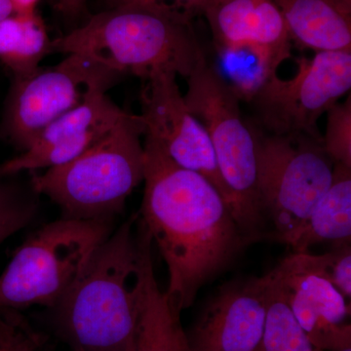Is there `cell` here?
I'll return each mask as SVG.
<instances>
[{"label":"cell","mask_w":351,"mask_h":351,"mask_svg":"<svg viewBox=\"0 0 351 351\" xmlns=\"http://www.w3.org/2000/svg\"><path fill=\"white\" fill-rule=\"evenodd\" d=\"M267 277V318L263 339L256 351H323L309 341L269 274Z\"/></svg>","instance_id":"obj_20"},{"label":"cell","mask_w":351,"mask_h":351,"mask_svg":"<svg viewBox=\"0 0 351 351\" xmlns=\"http://www.w3.org/2000/svg\"><path fill=\"white\" fill-rule=\"evenodd\" d=\"M14 14L15 9L10 0H0V21L6 19Z\"/></svg>","instance_id":"obj_28"},{"label":"cell","mask_w":351,"mask_h":351,"mask_svg":"<svg viewBox=\"0 0 351 351\" xmlns=\"http://www.w3.org/2000/svg\"><path fill=\"white\" fill-rule=\"evenodd\" d=\"M86 0H56V6L64 15L73 17L82 10Z\"/></svg>","instance_id":"obj_26"},{"label":"cell","mask_w":351,"mask_h":351,"mask_svg":"<svg viewBox=\"0 0 351 351\" xmlns=\"http://www.w3.org/2000/svg\"><path fill=\"white\" fill-rule=\"evenodd\" d=\"M302 269L326 279L346 300L351 298L350 242L334 245V249L323 255L293 253Z\"/></svg>","instance_id":"obj_21"},{"label":"cell","mask_w":351,"mask_h":351,"mask_svg":"<svg viewBox=\"0 0 351 351\" xmlns=\"http://www.w3.org/2000/svg\"><path fill=\"white\" fill-rule=\"evenodd\" d=\"M0 178V244L31 223L36 208Z\"/></svg>","instance_id":"obj_23"},{"label":"cell","mask_w":351,"mask_h":351,"mask_svg":"<svg viewBox=\"0 0 351 351\" xmlns=\"http://www.w3.org/2000/svg\"><path fill=\"white\" fill-rule=\"evenodd\" d=\"M51 40L38 13L14 14L0 21V62L14 77L29 75L49 54Z\"/></svg>","instance_id":"obj_18"},{"label":"cell","mask_w":351,"mask_h":351,"mask_svg":"<svg viewBox=\"0 0 351 351\" xmlns=\"http://www.w3.org/2000/svg\"><path fill=\"white\" fill-rule=\"evenodd\" d=\"M131 217L99 247L86 269L56 306L57 324L77 351H125L137 326L147 271L152 265V239Z\"/></svg>","instance_id":"obj_2"},{"label":"cell","mask_w":351,"mask_h":351,"mask_svg":"<svg viewBox=\"0 0 351 351\" xmlns=\"http://www.w3.org/2000/svg\"><path fill=\"white\" fill-rule=\"evenodd\" d=\"M112 221L64 218L34 232L0 276V313L34 306L54 308L112 234Z\"/></svg>","instance_id":"obj_6"},{"label":"cell","mask_w":351,"mask_h":351,"mask_svg":"<svg viewBox=\"0 0 351 351\" xmlns=\"http://www.w3.org/2000/svg\"><path fill=\"white\" fill-rule=\"evenodd\" d=\"M351 240V168L335 164L330 188L316 203L304 221L277 241L283 242L294 253H307L313 245Z\"/></svg>","instance_id":"obj_16"},{"label":"cell","mask_w":351,"mask_h":351,"mask_svg":"<svg viewBox=\"0 0 351 351\" xmlns=\"http://www.w3.org/2000/svg\"><path fill=\"white\" fill-rule=\"evenodd\" d=\"M186 80L184 101L209 136L233 218L253 242L269 239L258 199L257 133L242 117L239 97L208 62Z\"/></svg>","instance_id":"obj_5"},{"label":"cell","mask_w":351,"mask_h":351,"mask_svg":"<svg viewBox=\"0 0 351 351\" xmlns=\"http://www.w3.org/2000/svg\"><path fill=\"white\" fill-rule=\"evenodd\" d=\"M261 208L280 239L298 228L330 188L335 163L322 142L306 135L257 133Z\"/></svg>","instance_id":"obj_7"},{"label":"cell","mask_w":351,"mask_h":351,"mask_svg":"<svg viewBox=\"0 0 351 351\" xmlns=\"http://www.w3.org/2000/svg\"><path fill=\"white\" fill-rule=\"evenodd\" d=\"M122 75L82 56L66 55L49 68L16 77L7 100L4 133L24 152L39 134L98 93H107Z\"/></svg>","instance_id":"obj_8"},{"label":"cell","mask_w":351,"mask_h":351,"mask_svg":"<svg viewBox=\"0 0 351 351\" xmlns=\"http://www.w3.org/2000/svg\"><path fill=\"white\" fill-rule=\"evenodd\" d=\"M177 76L172 71H158L145 78L140 114L145 136L156 141L177 165L206 178L230 207L209 136L189 110Z\"/></svg>","instance_id":"obj_10"},{"label":"cell","mask_w":351,"mask_h":351,"mask_svg":"<svg viewBox=\"0 0 351 351\" xmlns=\"http://www.w3.org/2000/svg\"><path fill=\"white\" fill-rule=\"evenodd\" d=\"M180 314L159 289L152 265L140 317L125 351H191Z\"/></svg>","instance_id":"obj_17"},{"label":"cell","mask_w":351,"mask_h":351,"mask_svg":"<svg viewBox=\"0 0 351 351\" xmlns=\"http://www.w3.org/2000/svg\"><path fill=\"white\" fill-rule=\"evenodd\" d=\"M327 125L322 145L335 164L351 168V97L328 110Z\"/></svg>","instance_id":"obj_22"},{"label":"cell","mask_w":351,"mask_h":351,"mask_svg":"<svg viewBox=\"0 0 351 351\" xmlns=\"http://www.w3.org/2000/svg\"><path fill=\"white\" fill-rule=\"evenodd\" d=\"M15 9V14L36 12L39 0H10Z\"/></svg>","instance_id":"obj_27"},{"label":"cell","mask_w":351,"mask_h":351,"mask_svg":"<svg viewBox=\"0 0 351 351\" xmlns=\"http://www.w3.org/2000/svg\"><path fill=\"white\" fill-rule=\"evenodd\" d=\"M339 351H351V346H350V348H343V350H341Z\"/></svg>","instance_id":"obj_32"},{"label":"cell","mask_w":351,"mask_h":351,"mask_svg":"<svg viewBox=\"0 0 351 351\" xmlns=\"http://www.w3.org/2000/svg\"><path fill=\"white\" fill-rule=\"evenodd\" d=\"M41 346H43V343H41V341H39L38 343L29 346L25 351H40Z\"/></svg>","instance_id":"obj_30"},{"label":"cell","mask_w":351,"mask_h":351,"mask_svg":"<svg viewBox=\"0 0 351 351\" xmlns=\"http://www.w3.org/2000/svg\"><path fill=\"white\" fill-rule=\"evenodd\" d=\"M82 55L144 80L154 71L188 78L207 63L191 21L141 6H117L51 40L49 54Z\"/></svg>","instance_id":"obj_3"},{"label":"cell","mask_w":351,"mask_h":351,"mask_svg":"<svg viewBox=\"0 0 351 351\" xmlns=\"http://www.w3.org/2000/svg\"><path fill=\"white\" fill-rule=\"evenodd\" d=\"M217 49L251 47L284 62L291 58V40L274 0H213L205 9Z\"/></svg>","instance_id":"obj_14"},{"label":"cell","mask_w":351,"mask_h":351,"mask_svg":"<svg viewBox=\"0 0 351 351\" xmlns=\"http://www.w3.org/2000/svg\"><path fill=\"white\" fill-rule=\"evenodd\" d=\"M269 274L314 346L323 351L350 348V304L329 281L302 269L293 255Z\"/></svg>","instance_id":"obj_13"},{"label":"cell","mask_w":351,"mask_h":351,"mask_svg":"<svg viewBox=\"0 0 351 351\" xmlns=\"http://www.w3.org/2000/svg\"><path fill=\"white\" fill-rule=\"evenodd\" d=\"M127 114L107 93L95 94L46 127L20 156L1 164L0 178L68 163L100 142Z\"/></svg>","instance_id":"obj_11"},{"label":"cell","mask_w":351,"mask_h":351,"mask_svg":"<svg viewBox=\"0 0 351 351\" xmlns=\"http://www.w3.org/2000/svg\"><path fill=\"white\" fill-rule=\"evenodd\" d=\"M346 1L351 2V0H346Z\"/></svg>","instance_id":"obj_33"},{"label":"cell","mask_w":351,"mask_h":351,"mask_svg":"<svg viewBox=\"0 0 351 351\" xmlns=\"http://www.w3.org/2000/svg\"><path fill=\"white\" fill-rule=\"evenodd\" d=\"M41 341L40 337L18 314L13 313L5 332L0 336V351H25Z\"/></svg>","instance_id":"obj_25"},{"label":"cell","mask_w":351,"mask_h":351,"mask_svg":"<svg viewBox=\"0 0 351 351\" xmlns=\"http://www.w3.org/2000/svg\"><path fill=\"white\" fill-rule=\"evenodd\" d=\"M267 289V274L221 289L186 334L191 350H257L265 332Z\"/></svg>","instance_id":"obj_12"},{"label":"cell","mask_w":351,"mask_h":351,"mask_svg":"<svg viewBox=\"0 0 351 351\" xmlns=\"http://www.w3.org/2000/svg\"><path fill=\"white\" fill-rule=\"evenodd\" d=\"M212 1L213 0H121L117 6L147 7L191 21L193 16L203 14Z\"/></svg>","instance_id":"obj_24"},{"label":"cell","mask_w":351,"mask_h":351,"mask_svg":"<svg viewBox=\"0 0 351 351\" xmlns=\"http://www.w3.org/2000/svg\"><path fill=\"white\" fill-rule=\"evenodd\" d=\"M350 89L351 51L317 52L298 61L292 78H270L252 101L271 135H306L322 142L320 117Z\"/></svg>","instance_id":"obj_9"},{"label":"cell","mask_w":351,"mask_h":351,"mask_svg":"<svg viewBox=\"0 0 351 351\" xmlns=\"http://www.w3.org/2000/svg\"><path fill=\"white\" fill-rule=\"evenodd\" d=\"M108 1H110V3L112 4L113 7H114V6H117V4H119L120 1H121V0H108Z\"/></svg>","instance_id":"obj_31"},{"label":"cell","mask_w":351,"mask_h":351,"mask_svg":"<svg viewBox=\"0 0 351 351\" xmlns=\"http://www.w3.org/2000/svg\"><path fill=\"white\" fill-rule=\"evenodd\" d=\"M143 135L140 115L128 112L80 156L32 177V189L56 203L64 218L112 219L144 181Z\"/></svg>","instance_id":"obj_4"},{"label":"cell","mask_w":351,"mask_h":351,"mask_svg":"<svg viewBox=\"0 0 351 351\" xmlns=\"http://www.w3.org/2000/svg\"><path fill=\"white\" fill-rule=\"evenodd\" d=\"M145 191L138 221L167 265L166 297L181 313L199 289L253 240L242 232L206 178L177 165L145 136Z\"/></svg>","instance_id":"obj_1"},{"label":"cell","mask_w":351,"mask_h":351,"mask_svg":"<svg viewBox=\"0 0 351 351\" xmlns=\"http://www.w3.org/2000/svg\"><path fill=\"white\" fill-rule=\"evenodd\" d=\"M291 40L317 52L351 51V2L274 0Z\"/></svg>","instance_id":"obj_15"},{"label":"cell","mask_w":351,"mask_h":351,"mask_svg":"<svg viewBox=\"0 0 351 351\" xmlns=\"http://www.w3.org/2000/svg\"><path fill=\"white\" fill-rule=\"evenodd\" d=\"M228 82L240 100L252 101L270 78L277 75L282 61L265 50L251 47L219 49Z\"/></svg>","instance_id":"obj_19"},{"label":"cell","mask_w":351,"mask_h":351,"mask_svg":"<svg viewBox=\"0 0 351 351\" xmlns=\"http://www.w3.org/2000/svg\"><path fill=\"white\" fill-rule=\"evenodd\" d=\"M71 351H77V350H71Z\"/></svg>","instance_id":"obj_34"},{"label":"cell","mask_w":351,"mask_h":351,"mask_svg":"<svg viewBox=\"0 0 351 351\" xmlns=\"http://www.w3.org/2000/svg\"><path fill=\"white\" fill-rule=\"evenodd\" d=\"M10 313H0V336L6 331L7 328L9 326V323H10Z\"/></svg>","instance_id":"obj_29"}]
</instances>
